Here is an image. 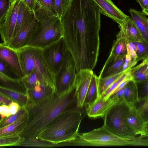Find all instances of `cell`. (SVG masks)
<instances>
[{"instance_id": "6da1fadb", "label": "cell", "mask_w": 148, "mask_h": 148, "mask_svg": "<svg viewBox=\"0 0 148 148\" xmlns=\"http://www.w3.org/2000/svg\"><path fill=\"white\" fill-rule=\"evenodd\" d=\"M101 13L93 0H71L60 19L63 38L72 54L86 56L99 51Z\"/></svg>"}, {"instance_id": "7a4b0ae2", "label": "cell", "mask_w": 148, "mask_h": 148, "mask_svg": "<svg viewBox=\"0 0 148 148\" xmlns=\"http://www.w3.org/2000/svg\"><path fill=\"white\" fill-rule=\"evenodd\" d=\"M75 88L64 94L55 93L48 101L26 108L29 120L21 136L26 140L38 139L48 124L62 112L77 107Z\"/></svg>"}, {"instance_id": "3957f363", "label": "cell", "mask_w": 148, "mask_h": 148, "mask_svg": "<svg viewBox=\"0 0 148 148\" xmlns=\"http://www.w3.org/2000/svg\"><path fill=\"white\" fill-rule=\"evenodd\" d=\"M82 108L76 107L62 112L48 124L38 139L57 146L75 139L84 116Z\"/></svg>"}, {"instance_id": "277c9868", "label": "cell", "mask_w": 148, "mask_h": 148, "mask_svg": "<svg viewBox=\"0 0 148 148\" xmlns=\"http://www.w3.org/2000/svg\"><path fill=\"white\" fill-rule=\"evenodd\" d=\"M134 140L121 138L110 132L104 125L88 132L79 133L76 138L63 146H134Z\"/></svg>"}, {"instance_id": "5b68a950", "label": "cell", "mask_w": 148, "mask_h": 148, "mask_svg": "<svg viewBox=\"0 0 148 148\" xmlns=\"http://www.w3.org/2000/svg\"><path fill=\"white\" fill-rule=\"evenodd\" d=\"M16 51L23 76L36 70L40 73L55 89V77L46 61L42 49L26 46Z\"/></svg>"}, {"instance_id": "8992f818", "label": "cell", "mask_w": 148, "mask_h": 148, "mask_svg": "<svg viewBox=\"0 0 148 148\" xmlns=\"http://www.w3.org/2000/svg\"><path fill=\"white\" fill-rule=\"evenodd\" d=\"M62 25L58 16L38 20L36 28L26 46L42 49L63 37Z\"/></svg>"}, {"instance_id": "52a82bcc", "label": "cell", "mask_w": 148, "mask_h": 148, "mask_svg": "<svg viewBox=\"0 0 148 148\" xmlns=\"http://www.w3.org/2000/svg\"><path fill=\"white\" fill-rule=\"evenodd\" d=\"M129 106L124 100L115 104L104 116L103 125L121 138L133 140L136 138L137 135L126 125L125 120Z\"/></svg>"}, {"instance_id": "ba28073f", "label": "cell", "mask_w": 148, "mask_h": 148, "mask_svg": "<svg viewBox=\"0 0 148 148\" xmlns=\"http://www.w3.org/2000/svg\"><path fill=\"white\" fill-rule=\"evenodd\" d=\"M76 75L74 60L67 49L60 69L55 76V93L64 94L75 89Z\"/></svg>"}, {"instance_id": "9c48e42d", "label": "cell", "mask_w": 148, "mask_h": 148, "mask_svg": "<svg viewBox=\"0 0 148 148\" xmlns=\"http://www.w3.org/2000/svg\"><path fill=\"white\" fill-rule=\"evenodd\" d=\"M67 49L62 37L42 49L46 61L54 77L60 69Z\"/></svg>"}, {"instance_id": "30bf717a", "label": "cell", "mask_w": 148, "mask_h": 148, "mask_svg": "<svg viewBox=\"0 0 148 148\" xmlns=\"http://www.w3.org/2000/svg\"><path fill=\"white\" fill-rule=\"evenodd\" d=\"M20 0H15L11 4L5 15L0 20V45L8 46L12 38L15 30Z\"/></svg>"}, {"instance_id": "8fae6325", "label": "cell", "mask_w": 148, "mask_h": 148, "mask_svg": "<svg viewBox=\"0 0 148 148\" xmlns=\"http://www.w3.org/2000/svg\"><path fill=\"white\" fill-rule=\"evenodd\" d=\"M94 73L89 69H81L76 73L75 95L77 107L82 108L85 97Z\"/></svg>"}, {"instance_id": "7c38bea8", "label": "cell", "mask_w": 148, "mask_h": 148, "mask_svg": "<svg viewBox=\"0 0 148 148\" xmlns=\"http://www.w3.org/2000/svg\"><path fill=\"white\" fill-rule=\"evenodd\" d=\"M122 100L115 95L106 100L100 97L93 103L86 107V113L89 117L91 118L103 117L113 106Z\"/></svg>"}, {"instance_id": "4fadbf2b", "label": "cell", "mask_w": 148, "mask_h": 148, "mask_svg": "<svg viewBox=\"0 0 148 148\" xmlns=\"http://www.w3.org/2000/svg\"><path fill=\"white\" fill-rule=\"evenodd\" d=\"M38 21L35 16L11 39L8 47L16 50L26 46L36 30Z\"/></svg>"}, {"instance_id": "5bb4252c", "label": "cell", "mask_w": 148, "mask_h": 148, "mask_svg": "<svg viewBox=\"0 0 148 148\" xmlns=\"http://www.w3.org/2000/svg\"><path fill=\"white\" fill-rule=\"evenodd\" d=\"M129 106L125 116L126 124L137 135L145 137L146 123L135 105Z\"/></svg>"}, {"instance_id": "9a60e30c", "label": "cell", "mask_w": 148, "mask_h": 148, "mask_svg": "<svg viewBox=\"0 0 148 148\" xmlns=\"http://www.w3.org/2000/svg\"><path fill=\"white\" fill-rule=\"evenodd\" d=\"M99 7L101 13L121 25L129 16L118 8L111 0H93Z\"/></svg>"}, {"instance_id": "2e32d148", "label": "cell", "mask_w": 148, "mask_h": 148, "mask_svg": "<svg viewBox=\"0 0 148 148\" xmlns=\"http://www.w3.org/2000/svg\"><path fill=\"white\" fill-rule=\"evenodd\" d=\"M29 112L27 111L10 125L0 128V137L21 136L24 132L29 120Z\"/></svg>"}, {"instance_id": "e0dca14e", "label": "cell", "mask_w": 148, "mask_h": 148, "mask_svg": "<svg viewBox=\"0 0 148 148\" xmlns=\"http://www.w3.org/2000/svg\"><path fill=\"white\" fill-rule=\"evenodd\" d=\"M0 60L10 66L22 78L23 75L16 50L0 45Z\"/></svg>"}, {"instance_id": "ac0fdd59", "label": "cell", "mask_w": 148, "mask_h": 148, "mask_svg": "<svg viewBox=\"0 0 148 148\" xmlns=\"http://www.w3.org/2000/svg\"><path fill=\"white\" fill-rule=\"evenodd\" d=\"M35 16L34 12L31 10L22 0H20L16 26L12 38L17 35Z\"/></svg>"}, {"instance_id": "d6986e66", "label": "cell", "mask_w": 148, "mask_h": 148, "mask_svg": "<svg viewBox=\"0 0 148 148\" xmlns=\"http://www.w3.org/2000/svg\"><path fill=\"white\" fill-rule=\"evenodd\" d=\"M116 57H108L106 60L98 77L103 78L123 71V66L125 56Z\"/></svg>"}, {"instance_id": "ffe728a7", "label": "cell", "mask_w": 148, "mask_h": 148, "mask_svg": "<svg viewBox=\"0 0 148 148\" xmlns=\"http://www.w3.org/2000/svg\"><path fill=\"white\" fill-rule=\"evenodd\" d=\"M129 12L140 33L143 40L148 44V23L146 15L142 12L131 8Z\"/></svg>"}, {"instance_id": "44dd1931", "label": "cell", "mask_w": 148, "mask_h": 148, "mask_svg": "<svg viewBox=\"0 0 148 148\" xmlns=\"http://www.w3.org/2000/svg\"><path fill=\"white\" fill-rule=\"evenodd\" d=\"M36 5L34 13L40 20L52 16L57 15L54 0H36Z\"/></svg>"}, {"instance_id": "7402d4cb", "label": "cell", "mask_w": 148, "mask_h": 148, "mask_svg": "<svg viewBox=\"0 0 148 148\" xmlns=\"http://www.w3.org/2000/svg\"><path fill=\"white\" fill-rule=\"evenodd\" d=\"M129 41L122 29L120 30L114 41L108 57H116L127 54V45Z\"/></svg>"}, {"instance_id": "603a6c76", "label": "cell", "mask_w": 148, "mask_h": 148, "mask_svg": "<svg viewBox=\"0 0 148 148\" xmlns=\"http://www.w3.org/2000/svg\"><path fill=\"white\" fill-rule=\"evenodd\" d=\"M120 29L123 31L129 41L143 40L142 35L136 25L131 17H128L121 25Z\"/></svg>"}, {"instance_id": "cb8c5ba5", "label": "cell", "mask_w": 148, "mask_h": 148, "mask_svg": "<svg viewBox=\"0 0 148 148\" xmlns=\"http://www.w3.org/2000/svg\"><path fill=\"white\" fill-rule=\"evenodd\" d=\"M0 94L17 103L21 106H25L28 101L26 92L0 86Z\"/></svg>"}, {"instance_id": "d4e9b609", "label": "cell", "mask_w": 148, "mask_h": 148, "mask_svg": "<svg viewBox=\"0 0 148 148\" xmlns=\"http://www.w3.org/2000/svg\"><path fill=\"white\" fill-rule=\"evenodd\" d=\"M22 79L27 90L37 85H50L43 75L36 70H33L30 73L24 76Z\"/></svg>"}, {"instance_id": "484cf974", "label": "cell", "mask_w": 148, "mask_h": 148, "mask_svg": "<svg viewBox=\"0 0 148 148\" xmlns=\"http://www.w3.org/2000/svg\"><path fill=\"white\" fill-rule=\"evenodd\" d=\"M98 81V77L94 73L85 99L84 106L85 107L91 105L100 97Z\"/></svg>"}, {"instance_id": "4316f807", "label": "cell", "mask_w": 148, "mask_h": 148, "mask_svg": "<svg viewBox=\"0 0 148 148\" xmlns=\"http://www.w3.org/2000/svg\"><path fill=\"white\" fill-rule=\"evenodd\" d=\"M123 99L129 105H135L139 101L137 83L132 80L125 87Z\"/></svg>"}, {"instance_id": "83f0119b", "label": "cell", "mask_w": 148, "mask_h": 148, "mask_svg": "<svg viewBox=\"0 0 148 148\" xmlns=\"http://www.w3.org/2000/svg\"><path fill=\"white\" fill-rule=\"evenodd\" d=\"M130 71L132 80L136 82L148 81L147 64L145 60L138 65L131 68Z\"/></svg>"}, {"instance_id": "f1b7e54d", "label": "cell", "mask_w": 148, "mask_h": 148, "mask_svg": "<svg viewBox=\"0 0 148 148\" xmlns=\"http://www.w3.org/2000/svg\"><path fill=\"white\" fill-rule=\"evenodd\" d=\"M0 86L27 93V89L22 78L11 79L0 73Z\"/></svg>"}, {"instance_id": "f546056e", "label": "cell", "mask_w": 148, "mask_h": 148, "mask_svg": "<svg viewBox=\"0 0 148 148\" xmlns=\"http://www.w3.org/2000/svg\"><path fill=\"white\" fill-rule=\"evenodd\" d=\"M128 70L122 71L103 78L98 77V88L100 97L114 82Z\"/></svg>"}, {"instance_id": "4dcf8cb0", "label": "cell", "mask_w": 148, "mask_h": 148, "mask_svg": "<svg viewBox=\"0 0 148 148\" xmlns=\"http://www.w3.org/2000/svg\"><path fill=\"white\" fill-rule=\"evenodd\" d=\"M129 43L136 53L138 62L143 61L148 57V44L145 41H129Z\"/></svg>"}, {"instance_id": "1f68e13d", "label": "cell", "mask_w": 148, "mask_h": 148, "mask_svg": "<svg viewBox=\"0 0 148 148\" xmlns=\"http://www.w3.org/2000/svg\"><path fill=\"white\" fill-rule=\"evenodd\" d=\"M25 139L21 136L0 137V147L20 146Z\"/></svg>"}, {"instance_id": "d6a6232c", "label": "cell", "mask_w": 148, "mask_h": 148, "mask_svg": "<svg viewBox=\"0 0 148 148\" xmlns=\"http://www.w3.org/2000/svg\"><path fill=\"white\" fill-rule=\"evenodd\" d=\"M0 73L10 78L18 79L21 77L9 65L0 60Z\"/></svg>"}, {"instance_id": "836d02e7", "label": "cell", "mask_w": 148, "mask_h": 148, "mask_svg": "<svg viewBox=\"0 0 148 148\" xmlns=\"http://www.w3.org/2000/svg\"><path fill=\"white\" fill-rule=\"evenodd\" d=\"M20 146L39 147H51L56 145L48 141L38 139L25 140Z\"/></svg>"}, {"instance_id": "e575fe53", "label": "cell", "mask_w": 148, "mask_h": 148, "mask_svg": "<svg viewBox=\"0 0 148 148\" xmlns=\"http://www.w3.org/2000/svg\"><path fill=\"white\" fill-rule=\"evenodd\" d=\"M27 110L25 106H21L18 112L15 114L12 115L1 120L0 122V128H3L11 124L24 113L26 112Z\"/></svg>"}, {"instance_id": "d590c367", "label": "cell", "mask_w": 148, "mask_h": 148, "mask_svg": "<svg viewBox=\"0 0 148 148\" xmlns=\"http://www.w3.org/2000/svg\"><path fill=\"white\" fill-rule=\"evenodd\" d=\"M71 0H54L57 16L60 18L69 6Z\"/></svg>"}, {"instance_id": "8d00e7d4", "label": "cell", "mask_w": 148, "mask_h": 148, "mask_svg": "<svg viewBox=\"0 0 148 148\" xmlns=\"http://www.w3.org/2000/svg\"><path fill=\"white\" fill-rule=\"evenodd\" d=\"M129 70L114 82L100 97H102L105 100H106L109 98L112 92L116 88L120 83L127 77L128 73Z\"/></svg>"}, {"instance_id": "74e56055", "label": "cell", "mask_w": 148, "mask_h": 148, "mask_svg": "<svg viewBox=\"0 0 148 148\" xmlns=\"http://www.w3.org/2000/svg\"><path fill=\"white\" fill-rule=\"evenodd\" d=\"M140 101L148 99V81L136 83Z\"/></svg>"}, {"instance_id": "f35d334b", "label": "cell", "mask_w": 148, "mask_h": 148, "mask_svg": "<svg viewBox=\"0 0 148 148\" xmlns=\"http://www.w3.org/2000/svg\"><path fill=\"white\" fill-rule=\"evenodd\" d=\"M137 103L139 104L138 106H136L146 122H148V99L140 101Z\"/></svg>"}, {"instance_id": "ab89813d", "label": "cell", "mask_w": 148, "mask_h": 148, "mask_svg": "<svg viewBox=\"0 0 148 148\" xmlns=\"http://www.w3.org/2000/svg\"><path fill=\"white\" fill-rule=\"evenodd\" d=\"M138 62L133 60L129 54L126 55L125 62L123 66V71H127L134 67Z\"/></svg>"}, {"instance_id": "60d3db41", "label": "cell", "mask_w": 148, "mask_h": 148, "mask_svg": "<svg viewBox=\"0 0 148 148\" xmlns=\"http://www.w3.org/2000/svg\"><path fill=\"white\" fill-rule=\"evenodd\" d=\"M10 5V0H0V20L5 15Z\"/></svg>"}, {"instance_id": "b9f144b4", "label": "cell", "mask_w": 148, "mask_h": 148, "mask_svg": "<svg viewBox=\"0 0 148 148\" xmlns=\"http://www.w3.org/2000/svg\"><path fill=\"white\" fill-rule=\"evenodd\" d=\"M0 121L11 115L9 106L5 105H1L0 106Z\"/></svg>"}, {"instance_id": "7bdbcfd3", "label": "cell", "mask_w": 148, "mask_h": 148, "mask_svg": "<svg viewBox=\"0 0 148 148\" xmlns=\"http://www.w3.org/2000/svg\"><path fill=\"white\" fill-rule=\"evenodd\" d=\"M9 106L11 115L16 114L21 106L18 103L13 101L9 105Z\"/></svg>"}, {"instance_id": "ee69618b", "label": "cell", "mask_w": 148, "mask_h": 148, "mask_svg": "<svg viewBox=\"0 0 148 148\" xmlns=\"http://www.w3.org/2000/svg\"><path fill=\"white\" fill-rule=\"evenodd\" d=\"M127 54L129 55L134 60L137 61V56L133 47L129 43L127 45Z\"/></svg>"}, {"instance_id": "f6af8a7d", "label": "cell", "mask_w": 148, "mask_h": 148, "mask_svg": "<svg viewBox=\"0 0 148 148\" xmlns=\"http://www.w3.org/2000/svg\"><path fill=\"white\" fill-rule=\"evenodd\" d=\"M30 9L34 12L36 5V0H22Z\"/></svg>"}, {"instance_id": "bcb514c9", "label": "cell", "mask_w": 148, "mask_h": 148, "mask_svg": "<svg viewBox=\"0 0 148 148\" xmlns=\"http://www.w3.org/2000/svg\"><path fill=\"white\" fill-rule=\"evenodd\" d=\"M0 103L1 105H9L12 102V101L10 99L0 95Z\"/></svg>"}, {"instance_id": "7dc6e473", "label": "cell", "mask_w": 148, "mask_h": 148, "mask_svg": "<svg viewBox=\"0 0 148 148\" xmlns=\"http://www.w3.org/2000/svg\"><path fill=\"white\" fill-rule=\"evenodd\" d=\"M140 5L142 10L147 8L148 6V0H136Z\"/></svg>"}, {"instance_id": "c3c4849f", "label": "cell", "mask_w": 148, "mask_h": 148, "mask_svg": "<svg viewBox=\"0 0 148 148\" xmlns=\"http://www.w3.org/2000/svg\"><path fill=\"white\" fill-rule=\"evenodd\" d=\"M142 146H148V139H143L142 141Z\"/></svg>"}, {"instance_id": "681fc988", "label": "cell", "mask_w": 148, "mask_h": 148, "mask_svg": "<svg viewBox=\"0 0 148 148\" xmlns=\"http://www.w3.org/2000/svg\"><path fill=\"white\" fill-rule=\"evenodd\" d=\"M142 12L145 15L148 16V8L142 10Z\"/></svg>"}, {"instance_id": "f907efd6", "label": "cell", "mask_w": 148, "mask_h": 148, "mask_svg": "<svg viewBox=\"0 0 148 148\" xmlns=\"http://www.w3.org/2000/svg\"><path fill=\"white\" fill-rule=\"evenodd\" d=\"M146 135L145 137H148V122L146 123Z\"/></svg>"}, {"instance_id": "816d5d0a", "label": "cell", "mask_w": 148, "mask_h": 148, "mask_svg": "<svg viewBox=\"0 0 148 148\" xmlns=\"http://www.w3.org/2000/svg\"><path fill=\"white\" fill-rule=\"evenodd\" d=\"M145 60H146L147 62V70L148 72V57Z\"/></svg>"}, {"instance_id": "f5cc1de1", "label": "cell", "mask_w": 148, "mask_h": 148, "mask_svg": "<svg viewBox=\"0 0 148 148\" xmlns=\"http://www.w3.org/2000/svg\"><path fill=\"white\" fill-rule=\"evenodd\" d=\"M15 0H10L11 4L13 3Z\"/></svg>"}, {"instance_id": "db71d44e", "label": "cell", "mask_w": 148, "mask_h": 148, "mask_svg": "<svg viewBox=\"0 0 148 148\" xmlns=\"http://www.w3.org/2000/svg\"><path fill=\"white\" fill-rule=\"evenodd\" d=\"M147 23H148V18H147Z\"/></svg>"}, {"instance_id": "11a10c76", "label": "cell", "mask_w": 148, "mask_h": 148, "mask_svg": "<svg viewBox=\"0 0 148 148\" xmlns=\"http://www.w3.org/2000/svg\"><path fill=\"white\" fill-rule=\"evenodd\" d=\"M147 8H148V7H147Z\"/></svg>"}]
</instances>
